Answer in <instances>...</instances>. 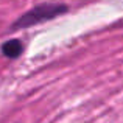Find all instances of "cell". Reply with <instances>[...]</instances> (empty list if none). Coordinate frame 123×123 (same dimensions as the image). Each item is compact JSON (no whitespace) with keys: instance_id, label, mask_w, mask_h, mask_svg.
Wrapping results in <instances>:
<instances>
[{"instance_id":"6da1fadb","label":"cell","mask_w":123,"mask_h":123,"mask_svg":"<svg viewBox=\"0 0 123 123\" xmlns=\"http://www.w3.org/2000/svg\"><path fill=\"white\" fill-rule=\"evenodd\" d=\"M64 11H66V6H62V5H41V6H36V8L31 9L30 12L22 16L14 24V28H25V27H30V25L39 24V22L48 20V19L55 17V16L61 14V12H64Z\"/></svg>"},{"instance_id":"7a4b0ae2","label":"cell","mask_w":123,"mask_h":123,"mask_svg":"<svg viewBox=\"0 0 123 123\" xmlns=\"http://www.w3.org/2000/svg\"><path fill=\"white\" fill-rule=\"evenodd\" d=\"M22 42L17 41V39H11L8 42H5V44L2 45V51L5 56L8 58H17L19 55L22 53Z\"/></svg>"}]
</instances>
